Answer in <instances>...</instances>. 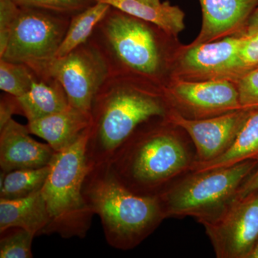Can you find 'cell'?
I'll return each instance as SVG.
<instances>
[{"mask_svg":"<svg viewBox=\"0 0 258 258\" xmlns=\"http://www.w3.org/2000/svg\"><path fill=\"white\" fill-rule=\"evenodd\" d=\"M169 94L180 106L198 118L244 108L240 104L237 86L227 79L180 81L171 87Z\"/></svg>","mask_w":258,"mask_h":258,"instance_id":"cell-12","label":"cell"},{"mask_svg":"<svg viewBox=\"0 0 258 258\" xmlns=\"http://www.w3.org/2000/svg\"><path fill=\"white\" fill-rule=\"evenodd\" d=\"M15 114L23 115L18 97L5 93L0 100V129L3 128Z\"/></svg>","mask_w":258,"mask_h":258,"instance_id":"cell-28","label":"cell"},{"mask_svg":"<svg viewBox=\"0 0 258 258\" xmlns=\"http://www.w3.org/2000/svg\"><path fill=\"white\" fill-rule=\"evenodd\" d=\"M139 1L142 2L144 4L149 5V6L155 7V8L160 6L161 5L160 0H139Z\"/></svg>","mask_w":258,"mask_h":258,"instance_id":"cell-31","label":"cell"},{"mask_svg":"<svg viewBox=\"0 0 258 258\" xmlns=\"http://www.w3.org/2000/svg\"><path fill=\"white\" fill-rule=\"evenodd\" d=\"M154 26L111 8L91 38L106 56L111 75L152 81L160 77L162 50Z\"/></svg>","mask_w":258,"mask_h":258,"instance_id":"cell-5","label":"cell"},{"mask_svg":"<svg viewBox=\"0 0 258 258\" xmlns=\"http://www.w3.org/2000/svg\"><path fill=\"white\" fill-rule=\"evenodd\" d=\"M258 158V109L251 112L237 132L233 142L223 154L205 162L193 161L190 171L226 167Z\"/></svg>","mask_w":258,"mask_h":258,"instance_id":"cell-19","label":"cell"},{"mask_svg":"<svg viewBox=\"0 0 258 258\" xmlns=\"http://www.w3.org/2000/svg\"><path fill=\"white\" fill-rule=\"evenodd\" d=\"M137 78L111 75L93 99L86 144L88 167L108 163L141 126L169 112L160 93Z\"/></svg>","mask_w":258,"mask_h":258,"instance_id":"cell-1","label":"cell"},{"mask_svg":"<svg viewBox=\"0 0 258 258\" xmlns=\"http://www.w3.org/2000/svg\"><path fill=\"white\" fill-rule=\"evenodd\" d=\"M71 18L46 10L20 8L0 58L28 66L38 79L48 78L49 69L56 58Z\"/></svg>","mask_w":258,"mask_h":258,"instance_id":"cell-7","label":"cell"},{"mask_svg":"<svg viewBox=\"0 0 258 258\" xmlns=\"http://www.w3.org/2000/svg\"><path fill=\"white\" fill-rule=\"evenodd\" d=\"M217 257L247 258L258 240V191L203 222Z\"/></svg>","mask_w":258,"mask_h":258,"instance_id":"cell-9","label":"cell"},{"mask_svg":"<svg viewBox=\"0 0 258 258\" xmlns=\"http://www.w3.org/2000/svg\"><path fill=\"white\" fill-rule=\"evenodd\" d=\"M237 86L242 108L258 109V67L240 78Z\"/></svg>","mask_w":258,"mask_h":258,"instance_id":"cell-26","label":"cell"},{"mask_svg":"<svg viewBox=\"0 0 258 258\" xmlns=\"http://www.w3.org/2000/svg\"><path fill=\"white\" fill-rule=\"evenodd\" d=\"M18 99L23 115L28 122L62 111L70 106L64 88L52 77L37 78L28 92Z\"/></svg>","mask_w":258,"mask_h":258,"instance_id":"cell-17","label":"cell"},{"mask_svg":"<svg viewBox=\"0 0 258 258\" xmlns=\"http://www.w3.org/2000/svg\"><path fill=\"white\" fill-rule=\"evenodd\" d=\"M37 79L28 66L0 58V89L16 97L23 96Z\"/></svg>","mask_w":258,"mask_h":258,"instance_id":"cell-22","label":"cell"},{"mask_svg":"<svg viewBox=\"0 0 258 258\" xmlns=\"http://www.w3.org/2000/svg\"><path fill=\"white\" fill-rule=\"evenodd\" d=\"M92 125L91 112L69 106L62 111L28 122L31 134L46 141L55 152H60L74 145Z\"/></svg>","mask_w":258,"mask_h":258,"instance_id":"cell-15","label":"cell"},{"mask_svg":"<svg viewBox=\"0 0 258 258\" xmlns=\"http://www.w3.org/2000/svg\"><path fill=\"white\" fill-rule=\"evenodd\" d=\"M90 130L71 147L56 152L51 161L50 174L42 189L50 217L45 235L82 239L91 227L94 213L83 194L88 170L86 150Z\"/></svg>","mask_w":258,"mask_h":258,"instance_id":"cell-4","label":"cell"},{"mask_svg":"<svg viewBox=\"0 0 258 258\" xmlns=\"http://www.w3.org/2000/svg\"><path fill=\"white\" fill-rule=\"evenodd\" d=\"M20 8H35L58 14L73 15L94 4L95 0H13Z\"/></svg>","mask_w":258,"mask_h":258,"instance_id":"cell-24","label":"cell"},{"mask_svg":"<svg viewBox=\"0 0 258 258\" xmlns=\"http://www.w3.org/2000/svg\"><path fill=\"white\" fill-rule=\"evenodd\" d=\"M254 109L241 108L204 118H186L171 111L166 119L189 136L196 154V162H205L221 155L230 147L237 132Z\"/></svg>","mask_w":258,"mask_h":258,"instance_id":"cell-10","label":"cell"},{"mask_svg":"<svg viewBox=\"0 0 258 258\" xmlns=\"http://www.w3.org/2000/svg\"><path fill=\"white\" fill-rule=\"evenodd\" d=\"M111 8L110 5L105 3H95L82 12L73 15L56 57L67 55L87 42L92 36L97 25Z\"/></svg>","mask_w":258,"mask_h":258,"instance_id":"cell-20","label":"cell"},{"mask_svg":"<svg viewBox=\"0 0 258 258\" xmlns=\"http://www.w3.org/2000/svg\"><path fill=\"white\" fill-rule=\"evenodd\" d=\"M153 120L141 125L107 163L121 184L142 196L160 195L190 171L195 160L174 131L163 123L152 124Z\"/></svg>","mask_w":258,"mask_h":258,"instance_id":"cell-2","label":"cell"},{"mask_svg":"<svg viewBox=\"0 0 258 258\" xmlns=\"http://www.w3.org/2000/svg\"><path fill=\"white\" fill-rule=\"evenodd\" d=\"M239 50L241 64L246 74L258 67V33L245 36Z\"/></svg>","mask_w":258,"mask_h":258,"instance_id":"cell-27","label":"cell"},{"mask_svg":"<svg viewBox=\"0 0 258 258\" xmlns=\"http://www.w3.org/2000/svg\"><path fill=\"white\" fill-rule=\"evenodd\" d=\"M20 8L13 0H0V56L4 53Z\"/></svg>","mask_w":258,"mask_h":258,"instance_id":"cell-25","label":"cell"},{"mask_svg":"<svg viewBox=\"0 0 258 258\" xmlns=\"http://www.w3.org/2000/svg\"><path fill=\"white\" fill-rule=\"evenodd\" d=\"M28 126L11 120L0 129V168L3 172L50 165L55 152L31 137Z\"/></svg>","mask_w":258,"mask_h":258,"instance_id":"cell-13","label":"cell"},{"mask_svg":"<svg viewBox=\"0 0 258 258\" xmlns=\"http://www.w3.org/2000/svg\"><path fill=\"white\" fill-rule=\"evenodd\" d=\"M258 33V6L249 17L242 35L249 36Z\"/></svg>","mask_w":258,"mask_h":258,"instance_id":"cell-30","label":"cell"},{"mask_svg":"<svg viewBox=\"0 0 258 258\" xmlns=\"http://www.w3.org/2000/svg\"><path fill=\"white\" fill-rule=\"evenodd\" d=\"M0 257L31 258L33 234L24 229L12 227L0 232Z\"/></svg>","mask_w":258,"mask_h":258,"instance_id":"cell-23","label":"cell"},{"mask_svg":"<svg viewBox=\"0 0 258 258\" xmlns=\"http://www.w3.org/2000/svg\"><path fill=\"white\" fill-rule=\"evenodd\" d=\"M247 258H258V240Z\"/></svg>","mask_w":258,"mask_h":258,"instance_id":"cell-32","label":"cell"},{"mask_svg":"<svg viewBox=\"0 0 258 258\" xmlns=\"http://www.w3.org/2000/svg\"><path fill=\"white\" fill-rule=\"evenodd\" d=\"M258 191V164L240 185L235 199L242 198Z\"/></svg>","mask_w":258,"mask_h":258,"instance_id":"cell-29","label":"cell"},{"mask_svg":"<svg viewBox=\"0 0 258 258\" xmlns=\"http://www.w3.org/2000/svg\"><path fill=\"white\" fill-rule=\"evenodd\" d=\"M50 164L35 169H17L0 176V199L15 200L26 198L40 191L46 182Z\"/></svg>","mask_w":258,"mask_h":258,"instance_id":"cell-21","label":"cell"},{"mask_svg":"<svg viewBox=\"0 0 258 258\" xmlns=\"http://www.w3.org/2000/svg\"><path fill=\"white\" fill-rule=\"evenodd\" d=\"M83 194L101 219L108 244L128 250L138 246L166 218L158 196H142L121 184L107 163L88 167Z\"/></svg>","mask_w":258,"mask_h":258,"instance_id":"cell-3","label":"cell"},{"mask_svg":"<svg viewBox=\"0 0 258 258\" xmlns=\"http://www.w3.org/2000/svg\"><path fill=\"white\" fill-rule=\"evenodd\" d=\"M203 26L191 45L212 42L244 30L258 0H200Z\"/></svg>","mask_w":258,"mask_h":258,"instance_id":"cell-14","label":"cell"},{"mask_svg":"<svg viewBox=\"0 0 258 258\" xmlns=\"http://www.w3.org/2000/svg\"><path fill=\"white\" fill-rule=\"evenodd\" d=\"M111 75L106 56L91 38L67 55L56 57L48 74L64 88L70 106L88 112Z\"/></svg>","mask_w":258,"mask_h":258,"instance_id":"cell-8","label":"cell"},{"mask_svg":"<svg viewBox=\"0 0 258 258\" xmlns=\"http://www.w3.org/2000/svg\"><path fill=\"white\" fill-rule=\"evenodd\" d=\"M258 164V158L234 165L203 171H191L173 181L158 195L166 217H194L203 223L215 218L237 196L244 180Z\"/></svg>","mask_w":258,"mask_h":258,"instance_id":"cell-6","label":"cell"},{"mask_svg":"<svg viewBox=\"0 0 258 258\" xmlns=\"http://www.w3.org/2000/svg\"><path fill=\"white\" fill-rule=\"evenodd\" d=\"M131 16L157 25L166 35L177 36L184 28V13L169 2L152 7L139 0H95Z\"/></svg>","mask_w":258,"mask_h":258,"instance_id":"cell-18","label":"cell"},{"mask_svg":"<svg viewBox=\"0 0 258 258\" xmlns=\"http://www.w3.org/2000/svg\"><path fill=\"white\" fill-rule=\"evenodd\" d=\"M244 36L226 37L220 41L190 45L180 59V67L185 74L208 80L227 79L230 76L245 74L239 50Z\"/></svg>","mask_w":258,"mask_h":258,"instance_id":"cell-11","label":"cell"},{"mask_svg":"<svg viewBox=\"0 0 258 258\" xmlns=\"http://www.w3.org/2000/svg\"><path fill=\"white\" fill-rule=\"evenodd\" d=\"M49 222L50 217L42 190L26 198L0 199V232L18 227L36 237L45 235Z\"/></svg>","mask_w":258,"mask_h":258,"instance_id":"cell-16","label":"cell"}]
</instances>
